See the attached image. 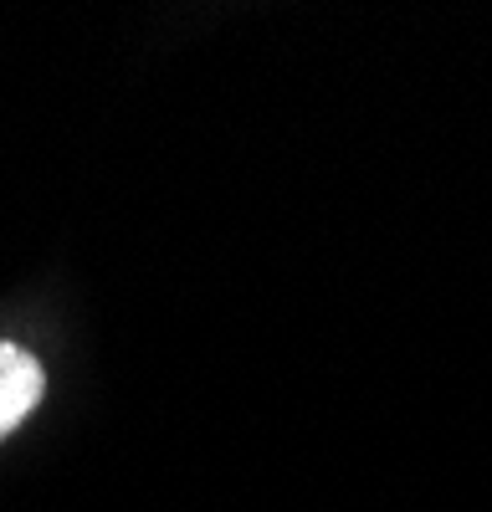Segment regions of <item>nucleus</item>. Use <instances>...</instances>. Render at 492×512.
Segmentation results:
<instances>
[{"mask_svg":"<svg viewBox=\"0 0 492 512\" xmlns=\"http://www.w3.org/2000/svg\"><path fill=\"white\" fill-rule=\"evenodd\" d=\"M41 384H47V379H41V364L26 349L0 344V436H11L16 425L36 410Z\"/></svg>","mask_w":492,"mask_h":512,"instance_id":"nucleus-1","label":"nucleus"}]
</instances>
